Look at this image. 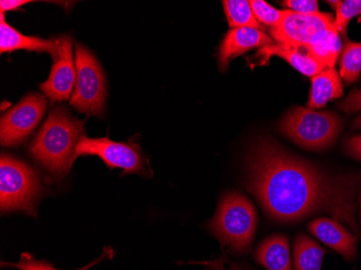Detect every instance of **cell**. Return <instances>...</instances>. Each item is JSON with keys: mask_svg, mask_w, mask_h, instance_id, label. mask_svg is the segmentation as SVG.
Listing matches in <instances>:
<instances>
[{"mask_svg": "<svg viewBox=\"0 0 361 270\" xmlns=\"http://www.w3.org/2000/svg\"><path fill=\"white\" fill-rule=\"evenodd\" d=\"M360 182L357 176H328L267 137L253 144L247 158V188L265 212L281 222L326 212L360 235L355 216Z\"/></svg>", "mask_w": 361, "mask_h": 270, "instance_id": "obj_1", "label": "cell"}, {"mask_svg": "<svg viewBox=\"0 0 361 270\" xmlns=\"http://www.w3.org/2000/svg\"><path fill=\"white\" fill-rule=\"evenodd\" d=\"M275 44L303 49L326 68L336 66L342 52L340 32L330 13L304 14L283 11L281 23L271 30Z\"/></svg>", "mask_w": 361, "mask_h": 270, "instance_id": "obj_2", "label": "cell"}, {"mask_svg": "<svg viewBox=\"0 0 361 270\" xmlns=\"http://www.w3.org/2000/svg\"><path fill=\"white\" fill-rule=\"evenodd\" d=\"M84 135V123L64 106L56 107L30 144V155L54 176H65L76 159V147Z\"/></svg>", "mask_w": 361, "mask_h": 270, "instance_id": "obj_3", "label": "cell"}, {"mask_svg": "<svg viewBox=\"0 0 361 270\" xmlns=\"http://www.w3.org/2000/svg\"><path fill=\"white\" fill-rule=\"evenodd\" d=\"M257 226L255 207L239 192H228L223 196L216 215L209 223V228L222 247L234 252H243L250 247Z\"/></svg>", "mask_w": 361, "mask_h": 270, "instance_id": "obj_4", "label": "cell"}, {"mask_svg": "<svg viewBox=\"0 0 361 270\" xmlns=\"http://www.w3.org/2000/svg\"><path fill=\"white\" fill-rule=\"evenodd\" d=\"M281 131L298 145L310 150L330 147L342 131V119L331 111L295 107L283 118Z\"/></svg>", "mask_w": 361, "mask_h": 270, "instance_id": "obj_5", "label": "cell"}, {"mask_svg": "<svg viewBox=\"0 0 361 270\" xmlns=\"http://www.w3.org/2000/svg\"><path fill=\"white\" fill-rule=\"evenodd\" d=\"M42 186L37 174L27 164L9 155L0 159L1 212L24 211L35 215V204Z\"/></svg>", "mask_w": 361, "mask_h": 270, "instance_id": "obj_6", "label": "cell"}, {"mask_svg": "<svg viewBox=\"0 0 361 270\" xmlns=\"http://www.w3.org/2000/svg\"><path fill=\"white\" fill-rule=\"evenodd\" d=\"M76 87L71 105L80 113L101 116L106 101V79L100 63L86 47H76Z\"/></svg>", "mask_w": 361, "mask_h": 270, "instance_id": "obj_7", "label": "cell"}, {"mask_svg": "<svg viewBox=\"0 0 361 270\" xmlns=\"http://www.w3.org/2000/svg\"><path fill=\"white\" fill-rule=\"evenodd\" d=\"M94 155L100 157L111 168H118L125 173L145 174L147 166L145 158L137 144L119 143L109 137L90 139L81 137L76 147L75 156Z\"/></svg>", "mask_w": 361, "mask_h": 270, "instance_id": "obj_8", "label": "cell"}, {"mask_svg": "<svg viewBox=\"0 0 361 270\" xmlns=\"http://www.w3.org/2000/svg\"><path fill=\"white\" fill-rule=\"evenodd\" d=\"M46 107V99L42 94L32 93L6 111L0 121L1 145L18 146L23 143L42 121Z\"/></svg>", "mask_w": 361, "mask_h": 270, "instance_id": "obj_9", "label": "cell"}, {"mask_svg": "<svg viewBox=\"0 0 361 270\" xmlns=\"http://www.w3.org/2000/svg\"><path fill=\"white\" fill-rule=\"evenodd\" d=\"M58 52L48 80L40 85L42 92L52 102L68 101L72 94L77 73L73 60V42L70 36L58 38Z\"/></svg>", "mask_w": 361, "mask_h": 270, "instance_id": "obj_10", "label": "cell"}, {"mask_svg": "<svg viewBox=\"0 0 361 270\" xmlns=\"http://www.w3.org/2000/svg\"><path fill=\"white\" fill-rule=\"evenodd\" d=\"M273 44V38L262 30L252 27L232 28L225 35L219 51L221 72H225L231 61L237 56H243L253 49H262Z\"/></svg>", "mask_w": 361, "mask_h": 270, "instance_id": "obj_11", "label": "cell"}, {"mask_svg": "<svg viewBox=\"0 0 361 270\" xmlns=\"http://www.w3.org/2000/svg\"><path fill=\"white\" fill-rule=\"evenodd\" d=\"M310 233L322 243L334 249L346 261H353L357 255V237L352 235L336 219L320 217L308 224Z\"/></svg>", "mask_w": 361, "mask_h": 270, "instance_id": "obj_12", "label": "cell"}, {"mask_svg": "<svg viewBox=\"0 0 361 270\" xmlns=\"http://www.w3.org/2000/svg\"><path fill=\"white\" fill-rule=\"evenodd\" d=\"M275 56L283 59L298 72L312 78L326 68L313 54H310L303 49L273 44L262 48L257 52V58L262 59L261 64H264L271 56Z\"/></svg>", "mask_w": 361, "mask_h": 270, "instance_id": "obj_13", "label": "cell"}, {"mask_svg": "<svg viewBox=\"0 0 361 270\" xmlns=\"http://www.w3.org/2000/svg\"><path fill=\"white\" fill-rule=\"evenodd\" d=\"M58 39L48 40L39 37L25 36L10 26L4 19V13L0 16V52H11L14 50L27 51L49 52L54 59L58 52Z\"/></svg>", "mask_w": 361, "mask_h": 270, "instance_id": "obj_14", "label": "cell"}, {"mask_svg": "<svg viewBox=\"0 0 361 270\" xmlns=\"http://www.w3.org/2000/svg\"><path fill=\"white\" fill-rule=\"evenodd\" d=\"M342 97L343 83L340 73L336 67L326 68L312 78V89L306 107L316 111Z\"/></svg>", "mask_w": 361, "mask_h": 270, "instance_id": "obj_15", "label": "cell"}, {"mask_svg": "<svg viewBox=\"0 0 361 270\" xmlns=\"http://www.w3.org/2000/svg\"><path fill=\"white\" fill-rule=\"evenodd\" d=\"M255 259L267 270H292L289 241L283 235H274L262 241Z\"/></svg>", "mask_w": 361, "mask_h": 270, "instance_id": "obj_16", "label": "cell"}, {"mask_svg": "<svg viewBox=\"0 0 361 270\" xmlns=\"http://www.w3.org/2000/svg\"><path fill=\"white\" fill-rule=\"evenodd\" d=\"M326 249L305 235H298L294 241L295 270H322Z\"/></svg>", "mask_w": 361, "mask_h": 270, "instance_id": "obj_17", "label": "cell"}, {"mask_svg": "<svg viewBox=\"0 0 361 270\" xmlns=\"http://www.w3.org/2000/svg\"><path fill=\"white\" fill-rule=\"evenodd\" d=\"M227 21L232 28L252 27L263 30L255 19L250 1L245 0H225L223 1Z\"/></svg>", "mask_w": 361, "mask_h": 270, "instance_id": "obj_18", "label": "cell"}, {"mask_svg": "<svg viewBox=\"0 0 361 270\" xmlns=\"http://www.w3.org/2000/svg\"><path fill=\"white\" fill-rule=\"evenodd\" d=\"M361 73V42L346 40L340 59V76L348 85L356 82Z\"/></svg>", "mask_w": 361, "mask_h": 270, "instance_id": "obj_19", "label": "cell"}, {"mask_svg": "<svg viewBox=\"0 0 361 270\" xmlns=\"http://www.w3.org/2000/svg\"><path fill=\"white\" fill-rule=\"evenodd\" d=\"M329 4L336 10L334 23L336 30L341 35L346 37L348 23L352 21L353 18L361 16V0H336L329 1Z\"/></svg>", "mask_w": 361, "mask_h": 270, "instance_id": "obj_20", "label": "cell"}, {"mask_svg": "<svg viewBox=\"0 0 361 270\" xmlns=\"http://www.w3.org/2000/svg\"><path fill=\"white\" fill-rule=\"evenodd\" d=\"M107 257H109V253H103L99 259L91 262L90 264L85 266V267L79 268V269L76 270L90 269L93 266L106 259ZM3 266H9V267L16 268V269L20 270H58L56 269L54 266L50 265V264H47L46 262L37 261V259H34V257L28 254V253H23V254H22L19 263H3Z\"/></svg>", "mask_w": 361, "mask_h": 270, "instance_id": "obj_21", "label": "cell"}, {"mask_svg": "<svg viewBox=\"0 0 361 270\" xmlns=\"http://www.w3.org/2000/svg\"><path fill=\"white\" fill-rule=\"evenodd\" d=\"M251 8H252L253 14L255 19L259 24H264L269 27L274 28L281 23L283 18V11L271 7L269 4L263 0H251Z\"/></svg>", "mask_w": 361, "mask_h": 270, "instance_id": "obj_22", "label": "cell"}, {"mask_svg": "<svg viewBox=\"0 0 361 270\" xmlns=\"http://www.w3.org/2000/svg\"><path fill=\"white\" fill-rule=\"evenodd\" d=\"M283 6L289 8L294 13L304 16L319 13V5L315 0H286L283 1Z\"/></svg>", "mask_w": 361, "mask_h": 270, "instance_id": "obj_23", "label": "cell"}, {"mask_svg": "<svg viewBox=\"0 0 361 270\" xmlns=\"http://www.w3.org/2000/svg\"><path fill=\"white\" fill-rule=\"evenodd\" d=\"M338 107L346 113H354L361 111V89L352 91L348 97L338 104Z\"/></svg>", "mask_w": 361, "mask_h": 270, "instance_id": "obj_24", "label": "cell"}, {"mask_svg": "<svg viewBox=\"0 0 361 270\" xmlns=\"http://www.w3.org/2000/svg\"><path fill=\"white\" fill-rule=\"evenodd\" d=\"M200 265L208 267L209 270H245L241 266L237 265L236 263L229 261L226 257H221L220 259H214L210 262H200Z\"/></svg>", "mask_w": 361, "mask_h": 270, "instance_id": "obj_25", "label": "cell"}, {"mask_svg": "<svg viewBox=\"0 0 361 270\" xmlns=\"http://www.w3.org/2000/svg\"><path fill=\"white\" fill-rule=\"evenodd\" d=\"M345 150L355 159L361 161V134L350 137L345 141Z\"/></svg>", "mask_w": 361, "mask_h": 270, "instance_id": "obj_26", "label": "cell"}, {"mask_svg": "<svg viewBox=\"0 0 361 270\" xmlns=\"http://www.w3.org/2000/svg\"><path fill=\"white\" fill-rule=\"evenodd\" d=\"M28 3L30 1H27V0H3V1H0V11L1 13H5L7 11L16 10Z\"/></svg>", "mask_w": 361, "mask_h": 270, "instance_id": "obj_27", "label": "cell"}, {"mask_svg": "<svg viewBox=\"0 0 361 270\" xmlns=\"http://www.w3.org/2000/svg\"><path fill=\"white\" fill-rule=\"evenodd\" d=\"M353 129L361 130V115L355 119L354 123H353Z\"/></svg>", "mask_w": 361, "mask_h": 270, "instance_id": "obj_28", "label": "cell"}, {"mask_svg": "<svg viewBox=\"0 0 361 270\" xmlns=\"http://www.w3.org/2000/svg\"><path fill=\"white\" fill-rule=\"evenodd\" d=\"M360 217H361V195H360Z\"/></svg>", "mask_w": 361, "mask_h": 270, "instance_id": "obj_29", "label": "cell"}, {"mask_svg": "<svg viewBox=\"0 0 361 270\" xmlns=\"http://www.w3.org/2000/svg\"><path fill=\"white\" fill-rule=\"evenodd\" d=\"M354 270H356V269H354Z\"/></svg>", "mask_w": 361, "mask_h": 270, "instance_id": "obj_30", "label": "cell"}]
</instances>
